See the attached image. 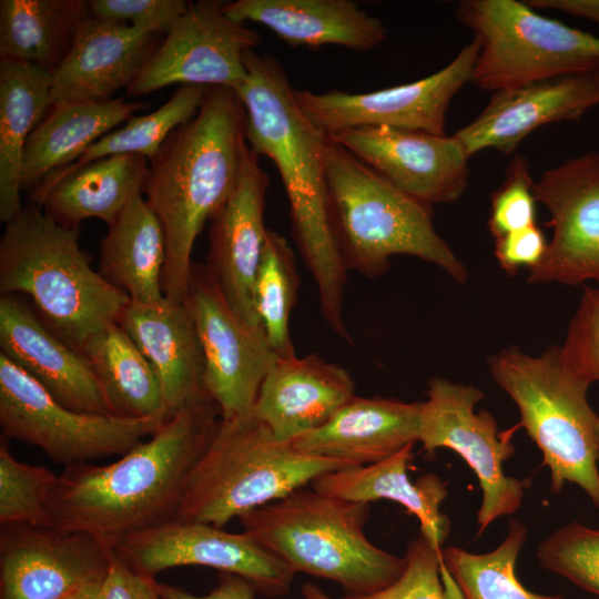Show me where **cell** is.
<instances>
[{"label":"cell","instance_id":"1","mask_svg":"<svg viewBox=\"0 0 599 599\" xmlns=\"http://www.w3.org/2000/svg\"><path fill=\"white\" fill-rule=\"evenodd\" d=\"M220 422L217 405L205 394L116 460L65 467L50 497L49 527L118 548L130 534L173 520Z\"/></svg>","mask_w":599,"mask_h":599},{"label":"cell","instance_id":"2","mask_svg":"<svg viewBox=\"0 0 599 599\" xmlns=\"http://www.w3.org/2000/svg\"><path fill=\"white\" fill-rule=\"evenodd\" d=\"M246 77L234 90L245 111L250 148L268 158L281 176L292 232L315 282L326 325L352 344L343 317L347 270L335 238L325 155L331 142L300 108L285 70L271 54L244 58Z\"/></svg>","mask_w":599,"mask_h":599},{"label":"cell","instance_id":"3","mask_svg":"<svg viewBox=\"0 0 599 599\" xmlns=\"http://www.w3.org/2000/svg\"><path fill=\"white\" fill-rule=\"evenodd\" d=\"M246 146L238 95L211 87L196 114L149 160L144 193L166 238L165 297L186 302L195 240L234 189Z\"/></svg>","mask_w":599,"mask_h":599},{"label":"cell","instance_id":"4","mask_svg":"<svg viewBox=\"0 0 599 599\" xmlns=\"http://www.w3.org/2000/svg\"><path fill=\"white\" fill-rule=\"evenodd\" d=\"M79 236V229L32 204L6 224L0 240L1 295H27L43 323L77 351L118 323L130 302L90 266Z\"/></svg>","mask_w":599,"mask_h":599},{"label":"cell","instance_id":"5","mask_svg":"<svg viewBox=\"0 0 599 599\" xmlns=\"http://www.w3.org/2000/svg\"><path fill=\"white\" fill-rule=\"evenodd\" d=\"M369 509V504L305 486L238 520L244 532L294 573L335 581L346 596H370L399 578L406 559L366 537Z\"/></svg>","mask_w":599,"mask_h":599},{"label":"cell","instance_id":"6","mask_svg":"<svg viewBox=\"0 0 599 599\" xmlns=\"http://www.w3.org/2000/svg\"><path fill=\"white\" fill-rule=\"evenodd\" d=\"M333 230L342 261L373 278L394 255L432 263L463 284L464 263L437 233L432 205L403 192L331 140L325 155Z\"/></svg>","mask_w":599,"mask_h":599},{"label":"cell","instance_id":"7","mask_svg":"<svg viewBox=\"0 0 599 599\" xmlns=\"http://www.w3.org/2000/svg\"><path fill=\"white\" fill-rule=\"evenodd\" d=\"M488 367L516 404L518 424L541 450L550 491L575 484L599 508V415L588 400L591 384L562 362L559 345L538 356L510 346L493 354Z\"/></svg>","mask_w":599,"mask_h":599},{"label":"cell","instance_id":"8","mask_svg":"<svg viewBox=\"0 0 599 599\" xmlns=\"http://www.w3.org/2000/svg\"><path fill=\"white\" fill-rule=\"evenodd\" d=\"M346 465L276 440L254 417L223 420L194 466L173 520L223 528L233 518Z\"/></svg>","mask_w":599,"mask_h":599},{"label":"cell","instance_id":"9","mask_svg":"<svg viewBox=\"0 0 599 599\" xmlns=\"http://www.w3.org/2000/svg\"><path fill=\"white\" fill-rule=\"evenodd\" d=\"M456 17L479 44L471 82L496 92L599 69V38L541 16L525 1L465 0Z\"/></svg>","mask_w":599,"mask_h":599},{"label":"cell","instance_id":"10","mask_svg":"<svg viewBox=\"0 0 599 599\" xmlns=\"http://www.w3.org/2000/svg\"><path fill=\"white\" fill-rule=\"evenodd\" d=\"M164 422L161 417L130 418L71 409L0 354L1 437L35 446L64 468L121 456Z\"/></svg>","mask_w":599,"mask_h":599},{"label":"cell","instance_id":"11","mask_svg":"<svg viewBox=\"0 0 599 599\" xmlns=\"http://www.w3.org/2000/svg\"><path fill=\"white\" fill-rule=\"evenodd\" d=\"M422 405L418 441L427 454L449 448L475 473L483 491L477 512V536L496 519L514 514L522 504L529 480L507 476L504 463L515 454L512 438L517 424L499 430L495 417L486 409L475 412L484 393L463 383L433 377Z\"/></svg>","mask_w":599,"mask_h":599},{"label":"cell","instance_id":"12","mask_svg":"<svg viewBox=\"0 0 599 599\" xmlns=\"http://www.w3.org/2000/svg\"><path fill=\"white\" fill-rule=\"evenodd\" d=\"M186 305L202 348L203 390L221 419L253 417L261 385L280 358L262 327H252L231 309L205 265L193 262Z\"/></svg>","mask_w":599,"mask_h":599},{"label":"cell","instance_id":"13","mask_svg":"<svg viewBox=\"0 0 599 599\" xmlns=\"http://www.w3.org/2000/svg\"><path fill=\"white\" fill-rule=\"evenodd\" d=\"M224 2H189L125 89L128 95L148 94L171 84L235 90L246 77L245 54L258 45L261 37L229 18Z\"/></svg>","mask_w":599,"mask_h":599},{"label":"cell","instance_id":"14","mask_svg":"<svg viewBox=\"0 0 599 599\" xmlns=\"http://www.w3.org/2000/svg\"><path fill=\"white\" fill-rule=\"evenodd\" d=\"M478 53L479 44L473 39L446 67L410 83L364 93L295 90V97L306 116L327 134L361 126H388L446 135L448 106L471 81Z\"/></svg>","mask_w":599,"mask_h":599},{"label":"cell","instance_id":"15","mask_svg":"<svg viewBox=\"0 0 599 599\" xmlns=\"http://www.w3.org/2000/svg\"><path fill=\"white\" fill-rule=\"evenodd\" d=\"M118 549L139 571L153 577L166 569L203 566L247 580L266 597L291 590L294 572L250 535L209 524L171 520L126 536Z\"/></svg>","mask_w":599,"mask_h":599},{"label":"cell","instance_id":"16","mask_svg":"<svg viewBox=\"0 0 599 599\" xmlns=\"http://www.w3.org/2000/svg\"><path fill=\"white\" fill-rule=\"evenodd\" d=\"M552 235L528 283L599 284V152L571 158L535 181Z\"/></svg>","mask_w":599,"mask_h":599},{"label":"cell","instance_id":"17","mask_svg":"<svg viewBox=\"0 0 599 599\" xmlns=\"http://www.w3.org/2000/svg\"><path fill=\"white\" fill-rule=\"evenodd\" d=\"M114 549L83 532L3 525L0 599H65L104 580Z\"/></svg>","mask_w":599,"mask_h":599},{"label":"cell","instance_id":"18","mask_svg":"<svg viewBox=\"0 0 599 599\" xmlns=\"http://www.w3.org/2000/svg\"><path fill=\"white\" fill-rule=\"evenodd\" d=\"M328 136L393 185L429 205L455 202L468 187L470 158L455 135L361 126Z\"/></svg>","mask_w":599,"mask_h":599},{"label":"cell","instance_id":"19","mask_svg":"<svg viewBox=\"0 0 599 599\" xmlns=\"http://www.w3.org/2000/svg\"><path fill=\"white\" fill-rule=\"evenodd\" d=\"M258 156L246 146L236 184L210 221L204 264L231 309L252 327H262L253 288L268 230L264 210L270 177Z\"/></svg>","mask_w":599,"mask_h":599},{"label":"cell","instance_id":"20","mask_svg":"<svg viewBox=\"0 0 599 599\" xmlns=\"http://www.w3.org/2000/svg\"><path fill=\"white\" fill-rule=\"evenodd\" d=\"M599 104V69L493 92L488 104L454 135L471 158L485 149L512 153L534 130L577 121Z\"/></svg>","mask_w":599,"mask_h":599},{"label":"cell","instance_id":"21","mask_svg":"<svg viewBox=\"0 0 599 599\" xmlns=\"http://www.w3.org/2000/svg\"><path fill=\"white\" fill-rule=\"evenodd\" d=\"M0 354L62 405L82 413L113 415L88 361L17 294L0 298Z\"/></svg>","mask_w":599,"mask_h":599},{"label":"cell","instance_id":"22","mask_svg":"<svg viewBox=\"0 0 599 599\" xmlns=\"http://www.w3.org/2000/svg\"><path fill=\"white\" fill-rule=\"evenodd\" d=\"M160 34L91 16L52 70V104L113 99L115 92L134 81L160 44Z\"/></svg>","mask_w":599,"mask_h":599},{"label":"cell","instance_id":"23","mask_svg":"<svg viewBox=\"0 0 599 599\" xmlns=\"http://www.w3.org/2000/svg\"><path fill=\"white\" fill-rule=\"evenodd\" d=\"M355 396L353 378L318 355L278 358L264 378L253 417L280 441L323 426Z\"/></svg>","mask_w":599,"mask_h":599},{"label":"cell","instance_id":"24","mask_svg":"<svg viewBox=\"0 0 599 599\" xmlns=\"http://www.w3.org/2000/svg\"><path fill=\"white\" fill-rule=\"evenodd\" d=\"M118 324L158 376L165 420L205 395L202 348L186 303L165 296L148 304L130 301Z\"/></svg>","mask_w":599,"mask_h":599},{"label":"cell","instance_id":"25","mask_svg":"<svg viewBox=\"0 0 599 599\" xmlns=\"http://www.w3.org/2000/svg\"><path fill=\"white\" fill-rule=\"evenodd\" d=\"M422 405L355 395L323 426L291 444L313 457L346 465L375 464L418 441Z\"/></svg>","mask_w":599,"mask_h":599},{"label":"cell","instance_id":"26","mask_svg":"<svg viewBox=\"0 0 599 599\" xmlns=\"http://www.w3.org/2000/svg\"><path fill=\"white\" fill-rule=\"evenodd\" d=\"M223 10L236 22L265 26L291 47L368 51L387 38L383 22L351 0H236Z\"/></svg>","mask_w":599,"mask_h":599},{"label":"cell","instance_id":"27","mask_svg":"<svg viewBox=\"0 0 599 599\" xmlns=\"http://www.w3.org/2000/svg\"><path fill=\"white\" fill-rule=\"evenodd\" d=\"M408 445L395 455L369 465H349L315 478L314 490L345 500L366 502L387 499L407 509L420 525V534L439 552L446 541L450 521L440 506L447 497L445 483L434 474L412 481L408 463L413 457Z\"/></svg>","mask_w":599,"mask_h":599},{"label":"cell","instance_id":"28","mask_svg":"<svg viewBox=\"0 0 599 599\" xmlns=\"http://www.w3.org/2000/svg\"><path fill=\"white\" fill-rule=\"evenodd\" d=\"M52 71L0 61V221L22 210V165L27 141L52 106Z\"/></svg>","mask_w":599,"mask_h":599},{"label":"cell","instance_id":"29","mask_svg":"<svg viewBox=\"0 0 599 599\" xmlns=\"http://www.w3.org/2000/svg\"><path fill=\"white\" fill-rule=\"evenodd\" d=\"M148 108L123 98L58 102L29 136L22 165V190H34L52 171L73 162L106 133Z\"/></svg>","mask_w":599,"mask_h":599},{"label":"cell","instance_id":"30","mask_svg":"<svg viewBox=\"0 0 599 599\" xmlns=\"http://www.w3.org/2000/svg\"><path fill=\"white\" fill-rule=\"evenodd\" d=\"M165 262L162 224L145 199L139 196L108 226L100 243L98 272L130 301L148 304L164 296Z\"/></svg>","mask_w":599,"mask_h":599},{"label":"cell","instance_id":"31","mask_svg":"<svg viewBox=\"0 0 599 599\" xmlns=\"http://www.w3.org/2000/svg\"><path fill=\"white\" fill-rule=\"evenodd\" d=\"M148 174L149 160L143 155L106 156L60 180L41 209L69 229H79L89 219H99L109 226L134 199L142 196Z\"/></svg>","mask_w":599,"mask_h":599},{"label":"cell","instance_id":"32","mask_svg":"<svg viewBox=\"0 0 599 599\" xmlns=\"http://www.w3.org/2000/svg\"><path fill=\"white\" fill-rule=\"evenodd\" d=\"M87 0H1V59L54 70L68 54L82 23Z\"/></svg>","mask_w":599,"mask_h":599},{"label":"cell","instance_id":"33","mask_svg":"<svg viewBox=\"0 0 599 599\" xmlns=\"http://www.w3.org/2000/svg\"><path fill=\"white\" fill-rule=\"evenodd\" d=\"M78 352L91 366L113 415L165 420L158 376L118 323L92 335Z\"/></svg>","mask_w":599,"mask_h":599},{"label":"cell","instance_id":"34","mask_svg":"<svg viewBox=\"0 0 599 599\" xmlns=\"http://www.w3.org/2000/svg\"><path fill=\"white\" fill-rule=\"evenodd\" d=\"M207 90L202 85H180L159 109L144 115H133L123 126L91 144L73 162L48 174L31 191L30 201L41 209L47 194L60 180L93 161L121 154H140L150 160L177 126L196 114Z\"/></svg>","mask_w":599,"mask_h":599},{"label":"cell","instance_id":"35","mask_svg":"<svg viewBox=\"0 0 599 599\" xmlns=\"http://www.w3.org/2000/svg\"><path fill=\"white\" fill-rule=\"evenodd\" d=\"M526 540V526L511 519L506 537L489 552L474 554L455 546L444 548V569L464 599H565L560 595L532 592L519 581L516 564Z\"/></svg>","mask_w":599,"mask_h":599},{"label":"cell","instance_id":"36","mask_svg":"<svg viewBox=\"0 0 599 599\" xmlns=\"http://www.w3.org/2000/svg\"><path fill=\"white\" fill-rule=\"evenodd\" d=\"M298 288L294 253L284 236L268 229L253 297L260 324L280 358L296 356L290 319Z\"/></svg>","mask_w":599,"mask_h":599},{"label":"cell","instance_id":"37","mask_svg":"<svg viewBox=\"0 0 599 599\" xmlns=\"http://www.w3.org/2000/svg\"><path fill=\"white\" fill-rule=\"evenodd\" d=\"M58 476L43 466L16 459L0 441V526L49 527V502Z\"/></svg>","mask_w":599,"mask_h":599},{"label":"cell","instance_id":"38","mask_svg":"<svg viewBox=\"0 0 599 599\" xmlns=\"http://www.w3.org/2000/svg\"><path fill=\"white\" fill-rule=\"evenodd\" d=\"M537 559L547 570L599 596V529L579 521L564 525L537 548Z\"/></svg>","mask_w":599,"mask_h":599},{"label":"cell","instance_id":"39","mask_svg":"<svg viewBox=\"0 0 599 599\" xmlns=\"http://www.w3.org/2000/svg\"><path fill=\"white\" fill-rule=\"evenodd\" d=\"M534 187L529 161L516 155L501 185L491 195L488 229L495 238L537 224Z\"/></svg>","mask_w":599,"mask_h":599},{"label":"cell","instance_id":"40","mask_svg":"<svg viewBox=\"0 0 599 599\" xmlns=\"http://www.w3.org/2000/svg\"><path fill=\"white\" fill-rule=\"evenodd\" d=\"M406 566L389 587L370 596H344L342 599H448L441 580L443 557L419 534L407 544Z\"/></svg>","mask_w":599,"mask_h":599},{"label":"cell","instance_id":"41","mask_svg":"<svg viewBox=\"0 0 599 599\" xmlns=\"http://www.w3.org/2000/svg\"><path fill=\"white\" fill-rule=\"evenodd\" d=\"M559 354L577 375L590 384L599 382V288L583 287Z\"/></svg>","mask_w":599,"mask_h":599},{"label":"cell","instance_id":"42","mask_svg":"<svg viewBox=\"0 0 599 599\" xmlns=\"http://www.w3.org/2000/svg\"><path fill=\"white\" fill-rule=\"evenodd\" d=\"M91 16L166 33L189 7L184 0H90Z\"/></svg>","mask_w":599,"mask_h":599},{"label":"cell","instance_id":"43","mask_svg":"<svg viewBox=\"0 0 599 599\" xmlns=\"http://www.w3.org/2000/svg\"><path fill=\"white\" fill-rule=\"evenodd\" d=\"M547 244L542 230L534 224L495 238L494 254L500 267L514 275L520 267L529 271L538 265Z\"/></svg>","mask_w":599,"mask_h":599},{"label":"cell","instance_id":"44","mask_svg":"<svg viewBox=\"0 0 599 599\" xmlns=\"http://www.w3.org/2000/svg\"><path fill=\"white\" fill-rule=\"evenodd\" d=\"M103 599H163L153 577L135 569L115 548L102 582Z\"/></svg>","mask_w":599,"mask_h":599},{"label":"cell","instance_id":"45","mask_svg":"<svg viewBox=\"0 0 599 599\" xmlns=\"http://www.w3.org/2000/svg\"><path fill=\"white\" fill-rule=\"evenodd\" d=\"M163 599H256L257 591L244 578L224 573L219 585L205 596H194L183 589L159 583Z\"/></svg>","mask_w":599,"mask_h":599},{"label":"cell","instance_id":"46","mask_svg":"<svg viewBox=\"0 0 599 599\" xmlns=\"http://www.w3.org/2000/svg\"><path fill=\"white\" fill-rule=\"evenodd\" d=\"M532 9L555 10L599 24V0H529Z\"/></svg>","mask_w":599,"mask_h":599},{"label":"cell","instance_id":"47","mask_svg":"<svg viewBox=\"0 0 599 599\" xmlns=\"http://www.w3.org/2000/svg\"><path fill=\"white\" fill-rule=\"evenodd\" d=\"M103 582V581H102ZM102 582H94L82 587L65 599H103Z\"/></svg>","mask_w":599,"mask_h":599},{"label":"cell","instance_id":"48","mask_svg":"<svg viewBox=\"0 0 599 599\" xmlns=\"http://www.w3.org/2000/svg\"><path fill=\"white\" fill-rule=\"evenodd\" d=\"M302 596L304 599H332L321 588L312 582H305L302 587Z\"/></svg>","mask_w":599,"mask_h":599},{"label":"cell","instance_id":"49","mask_svg":"<svg viewBox=\"0 0 599 599\" xmlns=\"http://www.w3.org/2000/svg\"><path fill=\"white\" fill-rule=\"evenodd\" d=\"M597 460L599 465V426H598V434H597Z\"/></svg>","mask_w":599,"mask_h":599}]
</instances>
